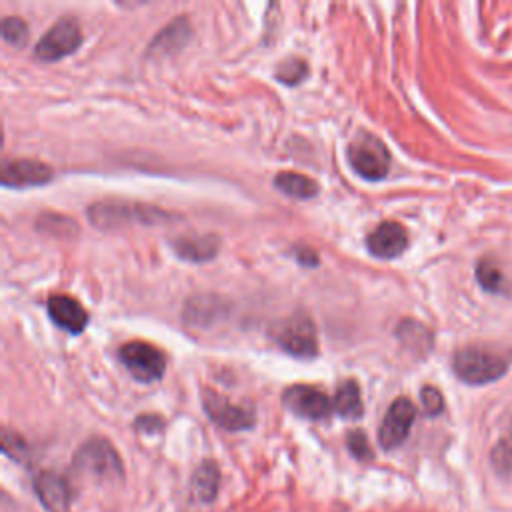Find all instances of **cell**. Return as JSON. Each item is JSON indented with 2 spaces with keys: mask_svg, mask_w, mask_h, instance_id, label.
Instances as JSON below:
<instances>
[{
  "mask_svg": "<svg viewBox=\"0 0 512 512\" xmlns=\"http://www.w3.org/2000/svg\"><path fill=\"white\" fill-rule=\"evenodd\" d=\"M74 468L94 478H112L122 474L116 450L104 438H90L74 456Z\"/></svg>",
  "mask_w": 512,
  "mask_h": 512,
  "instance_id": "cell-7",
  "label": "cell"
},
{
  "mask_svg": "<svg viewBox=\"0 0 512 512\" xmlns=\"http://www.w3.org/2000/svg\"><path fill=\"white\" fill-rule=\"evenodd\" d=\"M476 278L482 284L484 290L494 294H506L508 292V280L504 272L496 266L492 260H480L476 266Z\"/></svg>",
  "mask_w": 512,
  "mask_h": 512,
  "instance_id": "cell-20",
  "label": "cell"
},
{
  "mask_svg": "<svg viewBox=\"0 0 512 512\" xmlns=\"http://www.w3.org/2000/svg\"><path fill=\"white\" fill-rule=\"evenodd\" d=\"M80 44H82V32H80L78 20L72 16H62L36 42L34 56L44 62H54L76 52Z\"/></svg>",
  "mask_w": 512,
  "mask_h": 512,
  "instance_id": "cell-5",
  "label": "cell"
},
{
  "mask_svg": "<svg viewBox=\"0 0 512 512\" xmlns=\"http://www.w3.org/2000/svg\"><path fill=\"white\" fill-rule=\"evenodd\" d=\"M202 406H204L208 418L224 430H232V432L248 430L256 422V414L250 406L234 404V402H230V398H226L210 388L202 390Z\"/></svg>",
  "mask_w": 512,
  "mask_h": 512,
  "instance_id": "cell-8",
  "label": "cell"
},
{
  "mask_svg": "<svg viewBox=\"0 0 512 512\" xmlns=\"http://www.w3.org/2000/svg\"><path fill=\"white\" fill-rule=\"evenodd\" d=\"M164 214L152 206H140L124 200H102L88 208V218L98 228H118L128 222H156Z\"/></svg>",
  "mask_w": 512,
  "mask_h": 512,
  "instance_id": "cell-3",
  "label": "cell"
},
{
  "mask_svg": "<svg viewBox=\"0 0 512 512\" xmlns=\"http://www.w3.org/2000/svg\"><path fill=\"white\" fill-rule=\"evenodd\" d=\"M218 480H220V474H218L216 464L210 462V460L202 462L192 474V494H194V498H198L202 502H210L216 496Z\"/></svg>",
  "mask_w": 512,
  "mask_h": 512,
  "instance_id": "cell-19",
  "label": "cell"
},
{
  "mask_svg": "<svg viewBox=\"0 0 512 512\" xmlns=\"http://www.w3.org/2000/svg\"><path fill=\"white\" fill-rule=\"evenodd\" d=\"M420 400H422V408L428 416H436L442 412L444 408V400H442V394L432 388V386H424L422 392H420Z\"/></svg>",
  "mask_w": 512,
  "mask_h": 512,
  "instance_id": "cell-25",
  "label": "cell"
},
{
  "mask_svg": "<svg viewBox=\"0 0 512 512\" xmlns=\"http://www.w3.org/2000/svg\"><path fill=\"white\" fill-rule=\"evenodd\" d=\"M278 346L296 358H314L318 354L316 328L306 312L292 314L276 332Z\"/></svg>",
  "mask_w": 512,
  "mask_h": 512,
  "instance_id": "cell-6",
  "label": "cell"
},
{
  "mask_svg": "<svg viewBox=\"0 0 512 512\" xmlns=\"http://www.w3.org/2000/svg\"><path fill=\"white\" fill-rule=\"evenodd\" d=\"M34 492L46 512H68L70 508V486L56 472H40L34 478Z\"/></svg>",
  "mask_w": 512,
  "mask_h": 512,
  "instance_id": "cell-14",
  "label": "cell"
},
{
  "mask_svg": "<svg viewBox=\"0 0 512 512\" xmlns=\"http://www.w3.org/2000/svg\"><path fill=\"white\" fill-rule=\"evenodd\" d=\"M172 248L178 258L188 262L212 260L220 250V238L214 234H188L172 240Z\"/></svg>",
  "mask_w": 512,
  "mask_h": 512,
  "instance_id": "cell-15",
  "label": "cell"
},
{
  "mask_svg": "<svg viewBox=\"0 0 512 512\" xmlns=\"http://www.w3.org/2000/svg\"><path fill=\"white\" fill-rule=\"evenodd\" d=\"M294 256H296V260H298L300 264H304V266H316V264H318L316 254H314L308 246H298V248H294Z\"/></svg>",
  "mask_w": 512,
  "mask_h": 512,
  "instance_id": "cell-27",
  "label": "cell"
},
{
  "mask_svg": "<svg viewBox=\"0 0 512 512\" xmlns=\"http://www.w3.org/2000/svg\"><path fill=\"white\" fill-rule=\"evenodd\" d=\"M2 36L8 44H14V46H22L28 38V26L22 18L18 16H6L2 20Z\"/></svg>",
  "mask_w": 512,
  "mask_h": 512,
  "instance_id": "cell-22",
  "label": "cell"
},
{
  "mask_svg": "<svg viewBox=\"0 0 512 512\" xmlns=\"http://www.w3.org/2000/svg\"><path fill=\"white\" fill-rule=\"evenodd\" d=\"M188 36H190V28L186 18H178L170 22L164 30H160V34L150 44V52H156V54L174 52L188 40Z\"/></svg>",
  "mask_w": 512,
  "mask_h": 512,
  "instance_id": "cell-18",
  "label": "cell"
},
{
  "mask_svg": "<svg viewBox=\"0 0 512 512\" xmlns=\"http://www.w3.org/2000/svg\"><path fill=\"white\" fill-rule=\"evenodd\" d=\"M352 170L366 180H382L390 170V152L374 134L360 132L348 146Z\"/></svg>",
  "mask_w": 512,
  "mask_h": 512,
  "instance_id": "cell-2",
  "label": "cell"
},
{
  "mask_svg": "<svg viewBox=\"0 0 512 512\" xmlns=\"http://www.w3.org/2000/svg\"><path fill=\"white\" fill-rule=\"evenodd\" d=\"M512 362V350L494 344H468L456 350L452 368L456 376L472 386H482L506 374Z\"/></svg>",
  "mask_w": 512,
  "mask_h": 512,
  "instance_id": "cell-1",
  "label": "cell"
},
{
  "mask_svg": "<svg viewBox=\"0 0 512 512\" xmlns=\"http://www.w3.org/2000/svg\"><path fill=\"white\" fill-rule=\"evenodd\" d=\"M282 402L292 414L306 420H324L332 410L330 398L320 388L308 384H294L286 388Z\"/></svg>",
  "mask_w": 512,
  "mask_h": 512,
  "instance_id": "cell-10",
  "label": "cell"
},
{
  "mask_svg": "<svg viewBox=\"0 0 512 512\" xmlns=\"http://www.w3.org/2000/svg\"><path fill=\"white\" fill-rule=\"evenodd\" d=\"M46 308L52 322L70 334H80L88 324V312L76 298L68 294H52Z\"/></svg>",
  "mask_w": 512,
  "mask_h": 512,
  "instance_id": "cell-13",
  "label": "cell"
},
{
  "mask_svg": "<svg viewBox=\"0 0 512 512\" xmlns=\"http://www.w3.org/2000/svg\"><path fill=\"white\" fill-rule=\"evenodd\" d=\"M408 246V232L398 222L378 224L366 238V248L372 256L392 260L400 256Z\"/></svg>",
  "mask_w": 512,
  "mask_h": 512,
  "instance_id": "cell-12",
  "label": "cell"
},
{
  "mask_svg": "<svg viewBox=\"0 0 512 512\" xmlns=\"http://www.w3.org/2000/svg\"><path fill=\"white\" fill-rule=\"evenodd\" d=\"M136 428H138L140 432L152 434V432H158V430L162 428V420H160V416H156V414H142V416H138V420H136Z\"/></svg>",
  "mask_w": 512,
  "mask_h": 512,
  "instance_id": "cell-26",
  "label": "cell"
},
{
  "mask_svg": "<svg viewBox=\"0 0 512 512\" xmlns=\"http://www.w3.org/2000/svg\"><path fill=\"white\" fill-rule=\"evenodd\" d=\"M274 186L286 196L298 200H308L318 194V184L312 178L298 172H280L274 178Z\"/></svg>",
  "mask_w": 512,
  "mask_h": 512,
  "instance_id": "cell-17",
  "label": "cell"
},
{
  "mask_svg": "<svg viewBox=\"0 0 512 512\" xmlns=\"http://www.w3.org/2000/svg\"><path fill=\"white\" fill-rule=\"evenodd\" d=\"M2 450H4L6 456H10V458H14V460H22L28 448H26V442H24L18 434H14V432H10V430H4V436H2Z\"/></svg>",
  "mask_w": 512,
  "mask_h": 512,
  "instance_id": "cell-24",
  "label": "cell"
},
{
  "mask_svg": "<svg viewBox=\"0 0 512 512\" xmlns=\"http://www.w3.org/2000/svg\"><path fill=\"white\" fill-rule=\"evenodd\" d=\"M414 418H416V406L406 396L396 398L388 406V410L380 422V428H378L380 446L384 450L398 448L408 438Z\"/></svg>",
  "mask_w": 512,
  "mask_h": 512,
  "instance_id": "cell-9",
  "label": "cell"
},
{
  "mask_svg": "<svg viewBox=\"0 0 512 512\" xmlns=\"http://www.w3.org/2000/svg\"><path fill=\"white\" fill-rule=\"evenodd\" d=\"M2 184L8 188H30L42 186L52 180V168L38 160L18 158V160H4L0 168Z\"/></svg>",
  "mask_w": 512,
  "mask_h": 512,
  "instance_id": "cell-11",
  "label": "cell"
},
{
  "mask_svg": "<svg viewBox=\"0 0 512 512\" xmlns=\"http://www.w3.org/2000/svg\"><path fill=\"white\" fill-rule=\"evenodd\" d=\"M348 448H350L352 456L358 458V460L372 458V450H370L368 438H366V434L362 430H352L348 434Z\"/></svg>",
  "mask_w": 512,
  "mask_h": 512,
  "instance_id": "cell-23",
  "label": "cell"
},
{
  "mask_svg": "<svg viewBox=\"0 0 512 512\" xmlns=\"http://www.w3.org/2000/svg\"><path fill=\"white\" fill-rule=\"evenodd\" d=\"M332 408L346 420H356L362 416V398L356 380H344L338 384Z\"/></svg>",
  "mask_w": 512,
  "mask_h": 512,
  "instance_id": "cell-16",
  "label": "cell"
},
{
  "mask_svg": "<svg viewBox=\"0 0 512 512\" xmlns=\"http://www.w3.org/2000/svg\"><path fill=\"white\" fill-rule=\"evenodd\" d=\"M118 358L124 364V368L144 384L156 382L164 376L166 356L162 350H158L148 342L134 340V342L122 344L118 350Z\"/></svg>",
  "mask_w": 512,
  "mask_h": 512,
  "instance_id": "cell-4",
  "label": "cell"
},
{
  "mask_svg": "<svg viewBox=\"0 0 512 512\" xmlns=\"http://www.w3.org/2000/svg\"><path fill=\"white\" fill-rule=\"evenodd\" d=\"M308 74V64L300 58H288L282 60L276 68V80L288 86H296L298 82L304 80V76Z\"/></svg>",
  "mask_w": 512,
  "mask_h": 512,
  "instance_id": "cell-21",
  "label": "cell"
}]
</instances>
